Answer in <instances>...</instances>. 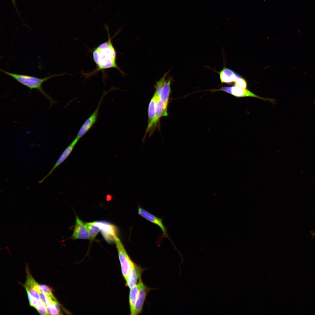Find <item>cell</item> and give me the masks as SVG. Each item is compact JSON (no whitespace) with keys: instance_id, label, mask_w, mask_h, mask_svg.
<instances>
[{"instance_id":"cell-1","label":"cell","mask_w":315,"mask_h":315,"mask_svg":"<svg viewBox=\"0 0 315 315\" xmlns=\"http://www.w3.org/2000/svg\"><path fill=\"white\" fill-rule=\"evenodd\" d=\"M106 26L105 28L108 33V40L93 49L92 55L96 67L92 71L84 75L86 78L90 77L99 71L111 68L116 69L122 74L123 75L125 74L117 64L116 52L112 42V38L110 37L108 28L107 26Z\"/></svg>"},{"instance_id":"cell-2","label":"cell","mask_w":315,"mask_h":315,"mask_svg":"<svg viewBox=\"0 0 315 315\" xmlns=\"http://www.w3.org/2000/svg\"><path fill=\"white\" fill-rule=\"evenodd\" d=\"M1 71L16 80L21 84L27 87L30 89H34L38 90L50 102V107L56 102L50 97L46 93L43 89L42 84L49 79L58 76H62L65 73L54 74L46 76L42 78L24 74H19L10 73L1 69Z\"/></svg>"},{"instance_id":"cell-3","label":"cell","mask_w":315,"mask_h":315,"mask_svg":"<svg viewBox=\"0 0 315 315\" xmlns=\"http://www.w3.org/2000/svg\"><path fill=\"white\" fill-rule=\"evenodd\" d=\"M115 243L118 252L122 275L126 281L129 272L134 262L128 254L123 244L118 236L115 238Z\"/></svg>"},{"instance_id":"cell-4","label":"cell","mask_w":315,"mask_h":315,"mask_svg":"<svg viewBox=\"0 0 315 315\" xmlns=\"http://www.w3.org/2000/svg\"><path fill=\"white\" fill-rule=\"evenodd\" d=\"M100 229L101 234L108 243H115V238L118 232L117 227L109 222L104 221L93 222Z\"/></svg>"},{"instance_id":"cell-5","label":"cell","mask_w":315,"mask_h":315,"mask_svg":"<svg viewBox=\"0 0 315 315\" xmlns=\"http://www.w3.org/2000/svg\"><path fill=\"white\" fill-rule=\"evenodd\" d=\"M111 90H109L108 91L104 92L96 109L85 121L79 130L76 136L78 139H79L87 133L95 123L97 120L101 102L105 96Z\"/></svg>"},{"instance_id":"cell-6","label":"cell","mask_w":315,"mask_h":315,"mask_svg":"<svg viewBox=\"0 0 315 315\" xmlns=\"http://www.w3.org/2000/svg\"><path fill=\"white\" fill-rule=\"evenodd\" d=\"M167 106L165 104L162 100L160 99L158 100L155 117L153 120L148 124L143 141H144L146 134L148 132H150L149 136L151 135L160 119L162 117L167 116Z\"/></svg>"},{"instance_id":"cell-7","label":"cell","mask_w":315,"mask_h":315,"mask_svg":"<svg viewBox=\"0 0 315 315\" xmlns=\"http://www.w3.org/2000/svg\"><path fill=\"white\" fill-rule=\"evenodd\" d=\"M26 279L23 286L25 288L27 295L40 299L39 293L41 292L39 288V284L34 279L30 273L28 267H26Z\"/></svg>"},{"instance_id":"cell-8","label":"cell","mask_w":315,"mask_h":315,"mask_svg":"<svg viewBox=\"0 0 315 315\" xmlns=\"http://www.w3.org/2000/svg\"><path fill=\"white\" fill-rule=\"evenodd\" d=\"M139 291L138 297L135 305L134 315H137L142 312L143 305L149 292L153 289L147 286L141 279L138 282Z\"/></svg>"},{"instance_id":"cell-9","label":"cell","mask_w":315,"mask_h":315,"mask_svg":"<svg viewBox=\"0 0 315 315\" xmlns=\"http://www.w3.org/2000/svg\"><path fill=\"white\" fill-rule=\"evenodd\" d=\"M220 90L237 97H253L270 102L274 101L273 99L259 97L248 90L240 88L235 85L231 87H222Z\"/></svg>"},{"instance_id":"cell-10","label":"cell","mask_w":315,"mask_h":315,"mask_svg":"<svg viewBox=\"0 0 315 315\" xmlns=\"http://www.w3.org/2000/svg\"><path fill=\"white\" fill-rule=\"evenodd\" d=\"M145 269L134 262L130 269L125 281L126 285L130 288L138 283Z\"/></svg>"},{"instance_id":"cell-11","label":"cell","mask_w":315,"mask_h":315,"mask_svg":"<svg viewBox=\"0 0 315 315\" xmlns=\"http://www.w3.org/2000/svg\"><path fill=\"white\" fill-rule=\"evenodd\" d=\"M138 214L146 219L159 226L162 230L163 233V237L168 238L173 244L168 235L167 228L162 223V218L155 216L141 207H138Z\"/></svg>"},{"instance_id":"cell-12","label":"cell","mask_w":315,"mask_h":315,"mask_svg":"<svg viewBox=\"0 0 315 315\" xmlns=\"http://www.w3.org/2000/svg\"><path fill=\"white\" fill-rule=\"evenodd\" d=\"M79 140V139L77 137H76L72 142L64 150L49 172L43 179L38 182V183H41L43 182L52 173L57 167L61 164L68 158Z\"/></svg>"},{"instance_id":"cell-13","label":"cell","mask_w":315,"mask_h":315,"mask_svg":"<svg viewBox=\"0 0 315 315\" xmlns=\"http://www.w3.org/2000/svg\"><path fill=\"white\" fill-rule=\"evenodd\" d=\"M72 238L74 239H90L85 225L77 216L76 217V223Z\"/></svg>"},{"instance_id":"cell-14","label":"cell","mask_w":315,"mask_h":315,"mask_svg":"<svg viewBox=\"0 0 315 315\" xmlns=\"http://www.w3.org/2000/svg\"><path fill=\"white\" fill-rule=\"evenodd\" d=\"M219 75L222 83H231L235 82L237 79L241 77L232 70L225 68L220 72Z\"/></svg>"},{"instance_id":"cell-15","label":"cell","mask_w":315,"mask_h":315,"mask_svg":"<svg viewBox=\"0 0 315 315\" xmlns=\"http://www.w3.org/2000/svg\"><path fill=\"white\" fill-rule=\"evenodd\" d=\"M139 291V286L138 283L130 288L129 304L131 315H134L135 305L138 297Z\"/></svg>"},{"instance_id":"cell-16","label":"cell","mask_w":315,"mask_h":315,"mask_svg":"<svg viewBox=\"0 0 315 315\" xmlns=\"http://www.w3.org/2000/svg\"><path fill=\"white\" fill-rule=\"evenodd\" d=\"M173 80L172 77L171 76L168 77L166 80L160 96V99L163 101L165 105L167 106L171 92V84Z\"/></svg>"},{"instance_id":"cell-17","label":"cell","mask_w":315,"mask_h":315,"mask_svg":"<svg viewBox=\"0 0 315 315\" xmlns=\"http://www.w3.org/2000/svg\"><path fill=\"white\" fill-rule=\"evenodd\" d=\"M160 99L158 95L155 93L151 99L149 104L148 108V124L150 123L154 119L155 114L157 103Z\"/></svg>"},{"instance_id":"cell-18","label":"cell","mask_w":315,"mask_h":315,"mask_svg":"<svg viewBox=\"0 0 315 315\" xmlns=\"http://www.w3.org/2000/svg\"><path fill=\"white\" fill-rule=\"evenodd\" d=\"M89 235L90 239L93 240L100 231L99 228L93 222L87 223L85 224Z\"/></svg>"},{"instance_id":"cell-19","label":"cell","mask_w":315,"mask_h":315,"mask_svg":"<svg viewBox=\"0 0 315 315\" xmlns=\"http://www.w3.org/2000/svg\"><path fill=\"white\" fill-rule=\"evenodd\" d=\"M169 71L165 73L162 77L159 80L156 82L155 86V93L160 98L162 88L166 82V78L169 73Z\"/></svg>"},{"instance_id":"cell-20","label":"cell","mask_w":315,"mask_h":315,"mask_svg":"<svg viewBox=\"0 0 315 315\" xmlns=\"http://www.w3.org/2000/svg\"><path fill=\"white\" fill-rule=\"evenodd\" d=\"M58 302L52 303L46 306L48 314L60 315L62 314L59 308Z\"/></svg>"},{"instance_id":"cell-21","label":"cell","mask_w":315,"mask_h":315,"mask_svg":"<svg viewBox=\"0 0 315 315\" xmlns=\"http://www.w3.org/2000/svg\"><path fill=\"white\" fill-rule=\"evenodd\" d=\"M34 308L40 314L48 315L46 306L41 300H38Z\"/></svg>"},{"instance_id":"cell-22","label":"cell","mask_w":315,"mask_h":315,"mask_svg":"<svg viewBox=\"0 0 315 315\" xmlns=\"http://www.w3.org/2000/svg\"><path fill=\"white\" fill-rule=\"evenodd\" d=\"M39 288L41 292L47 295L52 298L55 297L53 294L52 289L49 286L44 284H39Z\"/></svg>"},{"instance_id":"cell-23","label":"cell","mask_w":315,"mask_h":315,"mask_svg":"<svg viewBox=\"0 0 315 315\" xmlns=\"http://www.w3.org/2000/svg\"><path fill=\"white\" fill-rule=\"evenodd\" d=\"M235 85L242 88L246 89L247 86V83L244 79L241 77L237 79L235 81Z\"/></svg>"},{"instance_id":"cell-24","label":"cell","mask_w":315,"mask_h":315,"mask_svg":"<svg viewBox=\"0 0 315 315\" xmlns=\"http://www.w3.org/2000/svg\"><path fill=\"white\" fill-rule=\"evenodd\" d=\"M27 296L30 306L34 308L39 300L29 295Z\"/></svg>"},{"instance_id":"cell-25","label":"cell","mask_w":315,"mask_h":315,"mask_svg":"<svg viewBox=\"0 0 315 315\" xmlns=\"http://www.w3.org/2000/svg\"><path fill=\"white\" fill-rule=\"evenodd\" d=\"M11 0V1H12V3L13 4V6H14V8H15V10H16V11L17 12V13L18 14V15L19 16L20 18L21 19V20H22V21L23 22L22 18V17H21V16L20 15V14L19 10H18V8H17V5H16V0Z\"/></svg>"},{"instance_id":"cell-26","label":"cell","mask_w":315,"mask_h":315,"mask_svg":"<svg viewBox=\"0 0 315 315\" xmlns=\"http://www.w3.org/2000/svg\"><path fill=\"white\" fill-rule=\"evenodd\" d=\"M314 104L315 105V100L314 99Z\"/></svg>"}]
</instances>
